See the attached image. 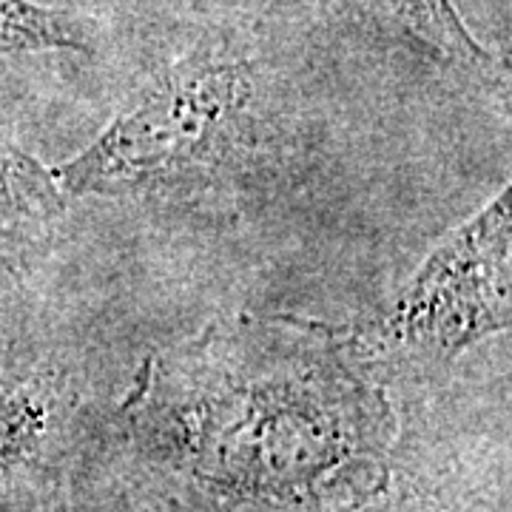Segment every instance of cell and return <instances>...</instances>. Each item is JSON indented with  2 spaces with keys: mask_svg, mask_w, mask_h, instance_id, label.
Masks as SVG:
<instances>
[{
  "mask_svg": "<svg viewBox=\"0 0 512 512\" xmlns=\"http://www.w3.org/2000/svg\"><path fill=\"white\" fill-rule=\"evenodd\" d=\"M274 151V100L256 60L228 40H202L154 74L55 177L69 200H197L251 185Z\"/></svg>",
  "mask_w": 512,
  "mask_h": 512,
  "instance_id": "6da1fadb",
  "label": "cell"
},
{
  "mask_svg": "<svg viewBox=\"0 0 512 512\" xmlns=\"http://www.w3.org/2000/svg\"><path fill=\"white\" fill-rule=\"evenodd\" d=\"M512 322V191L495 194L430 248L382 311L348 328L356 350L450 359Z\"/></svg>",
  "mask_w": 512,
  "mask_h": 512,
  "instance_id": "7a4b0ae2",
  "label": "cell"
},
{
  "mask_svg": "<svg viewBox=\"0 0 512 512\" xmlns=\"http://www.w3.org/2000/svg\"><path fill=\"white\" fill-rule=\"evenodd\" d=\"M325 18L345 35L393 46L436 66L478 74L501 72L498 57L478 43L453 0H319Z\"/></svg>",
  "mask_w": 512,
  "mask_h": 512,
  "instance_id": "3957f363",
  "label": "cell"
},
{
  "mask_svg": "<svg viewBox=\"0 0 512 512\" xmlns=\"http://www.w3.org/2000/svg\"><path fill=\"white\" fill-rule=\"evenodd\" d=\"M66 202L55 168H46L0 123V279L23 274L46 254Z\"/></svg>",
  "mask_w": 512,
  "mask_h": 512,
  "instance_id": "277c9868",
  "label": "cell"
},
{
  "mask_svg": "<svg viewBox=\"0 0 512 512\" xmlns=\"http://www.w3.org/2000/svg\"><path fill=\"white\" fill-rule=\"evenodd\" d=\"M86 52L83 26L69 15L32 0H0V52Z\"/></svg>",
  "mask_w": 512,
  "mask_h": 512,
  "instance_id": "5b68a950",
  "label": "cell"
},
{
  "mask_svg": "<svg viewBox=\"0 0 512 512\" xmlns=\"http://www.w3.org/2000/svg\"><path fill=\"white\" fill-rule=\"evenodd\" d=\"M40 424V407L29 379L0 356V478L29 453Z\"/></svg>",
  "mask_w": 512,
  "mask_h": 512,
  "instance_id": "8992f818",
  "label": "cell"
}]
</instances>
